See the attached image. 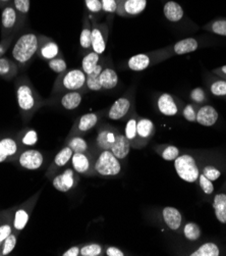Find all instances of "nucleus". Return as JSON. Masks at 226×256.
<instances>
[{"instance_id": "f257e3e1", "label": "nucleus", "mask_w": 226, "mask_h": 256, "mask_svg": "<svg viewBox=\"0 0 226 256\" xmlns=\"http://www.w3.org/2000/svg\"><path fill=\"white\" fill-rule=\"evenodd\" d=\"M15 94L18 110L23 122H29L47 102L35 89L27 76H20L15 81Z\"/></svg>"}, {"instance_id": "f03ea898", "label": "nucleus", "mask_w": 226, "mask_h": 256, "mask_svg": "<svg viewBox=\"0 0 226 256\" xmlns=\"http://www.w3.org/2000/svg\"><path fill=\"white\" fill-rule=\"evenodd\" d=\"M38 45L39 37L35 33H26L16 40L11 50V56L19 68H24L31 62L37 54Z\"/></svg>"}, {"instance_id": "7ed1b4c3", "label": "nucleus", "mask_w": 226, "mask_h": 256, "mask_svg": "<svg viewBox=\"0 0 226 256\" xmlns=\"http://www.w3.org/2000/svg\"><path fill=\"white\" fill-rule=\"evenodd\" d=\"M86 78L87 76L82 68L69 70H65L62 74H59L53 84L51 96L70 91H80L84 94L87 93Z\"/></svg>"}, {"instance_id": "20e7f679", "label": "nucleus", "mask_w": 226, "mask_h": 256, "mask_svg": "<svg viewBox=\"0 0 226 256\" xmlns=\"http://www.w3.org/2000/svg\"><path fill=\"white\" fill-rule=\"evenodd\" d=\"M121 162L110 150L99 151L94 158V170L96 176L103 178H113L121 172Z\"/></svg>"}, {"instance_id": "39448f33", "label": "nucleus", "mask_w": 226, "mask_h": 256, "mask_svg": "<svg viewBox=\"0 0 226 256\" xmlns=\"http://www.w3.org/2000/svg\"><path fill=\"white\" fill-rule=\"evenodd\" d=\"M168 58L169 56H167L164 49L161 48L154 51H150V52L136 54L130 58L127 62V68L134 72H142Z\"/></svg>"}, {"instance_id": "423d86ee", "label": "nucleus", "mask_w": 226, "mask_h": 256, "mask_svg": "<svg viewBox=\"0 0 226 256\" xmlns=\"http://www.w3.org/2000/svg\"><path fill=\"white\" fill-rule=\"evenodd\" d=\"M135 94L133 90H129L124 95L119 97L113 104L106 110V116L112 120H120L127 118L135 110Z\"/></svg>"}, {"instance_id": "0eeeda50", "label": "nucleus", "mask_w": 226, "mask_h": 256, "mask_svg": "<svg viewBox=\"0 0 226 256\" xmlns=\"http://www.w3.org/2000/svg\"><path fill=\"white\" fill-rule=\"evenodd\" d=\"M174 168L178 176L187 183L197 182L201 174L196 160L190 154H183L174 160Z\"/></svg>"}, {"instance_id": "6e6552de", "label": "nucleus", "mask_w": 226, "mask_h": 256, "mask_svg": "<svg viewBox=\"0 0 226 256\" xmlns=\"http://www.w3.org/2000/svg\"><path fill=\"white\" fill-rule=\"evenodd\" d=\"M41 194V191H38L35 195H33L31 198H29L26 202L21 204V206L18 208L14 214L12 220V226H13V232L18 234L21 232L22 230L26 228L27 224L29 222L31 214L37 204V201L39 199V196Z\"/></svg>"}, {"instance_id": "1a4fd4ad", "label": "nucleus", "mask_w": 226, "mask_h": 256, "mask_svg": "<svg viewBox=\"0 0 226 256\" xmlns=\"http://www.w3.org/2000/svg\"><path fill=\"white\" fill-rule=\"evenodd\" d=\"M104 114H106V110L83 114L82 116H80L77 120L74 122L67 137L83 136V135L87 134L89 131H91L93 129L94 126H96L99 124L100 120L102 118V116Z\"/></svg>"}, {"instance_id": "9d476101", "label": "nucleus", "mask_w": 226, "mask_h": 256, "mask_svg": "<svg viewBox=\"0 0 226 256\" xmlns=\"http://www.w3.org/2000/svg\"><path fill=\"white\" fill-rule=\"evenodd\" d=\"M92 22V51L102 56L107 47L109 37V24L107 22H99L91 20Z\"/></svg>"}, {"instance_id": "9b49d317", "label": "nucleus", "mask_w": 226, "mask_h": 256, "mask_svg": "<svg viewBox=\"0 0 226 256\" xmlns=\"http://www.w3.org/2000/svg\"><path fill=\"white\" fill-rule=\"evenodd\" d=\"M1 24L3 39L10 35L17 34L22 28L24 22L19 18L13 4H7L4 6L1 14Z\"/></svg>"}, {"instance_id": "f8f14e48", "label": "nucleus", "mask_w": 226, "mask_h": 256, "mask_svg": "<svg viewBox=\"0 0 226 256\" xmlns=\"http://www.w3.org/2000/svg\"><path fill=\"white\" fill-rule=\"evenodd\" d=\"M79 184V174L72 168H66L52 178V185L54 189L61 193H66L74 189Z\"/></svg>"}, {"instance_id": "ddd939ff", "label": "nucleus", "mask_w": 226, "mask_h": 256, "mask_svg": "<svg viewBox=\"0 0 226 256\" xmlns=\"http://www.w3.org/2000/svg\"><path fill=\"white\" fill-rule=\"evenodd\" d=\"M70 162L72 168L79 174L85 176H96L94 170V156L90 151L83 153H73Z\"/></svg>"}, {"instance_id": "4468645a", "label": "nucleus", "mask_w": 226, "mask_h": 256, "mask_svg": "<svg viewBox=\"0 0 226 256\" xmlns=\"http://www.w3.org/2000/svg\"><path fill=\"white\" fill-rule=\"evenodd\" d=\"M119 133L118 129L115 126L109 124H103L99 126L98 133L95 139V145L96 148L101 151V150H110L113 146L117 134Z\"/></svg>"}, {"instance_id": "2eb2a0df", "label": "nucleus", "mask_w": 226, "mask_h": 256, "mask_svg": "<svg viewBox=\"0 0 226 256\" xmlns=\"http://www.w3.org/2000/svg\"><path fill=\"white\" fill-rule=\"evenodd\" d=\"M83 92L70 91L55 96H51V98H50L48 102L52 104H58L59 106H61V108L65 110H74L81 106L83 101Z\"/></svg>"}, {"instance_id": "dca6fc26", "label": "nucleus", "mask_w": 226, "mask_h": 256, "mask_svg": "<svg viewBox=\"0 0 226 256\" xmlns=\"http://www.w3.org/2000/svg\"><path fill=\"white\" fill-rule=\"evenodd\" d=\"M156 132L154 122L146 118L139 116L137 122V141L135 149H142L152 140Z\"/></svg>"}, {"instance_id": "f3484780", "label": "nucleus", "mask_w": 226, "mask_h": 256, "mask_svg": "<svg viewBox=\"0 0 226 256\" xmlns=\"http://www.w3.org/2000/svg\"><path fill=\"white\" fill-rule=\"evenodd\" d=\"M158 112L165 116H174L181 112V101L169 93H162L156 98Z\"/></svg>"}, {"instance_id": "a211bd4d", "label": "nucleus", "mask_w": 226, "mask_h": 256, "mask_svg": "<svg viewBox=\"0 0 226 256\" xmlns=\"http://www.w3.org/2000/svg\"><path fill=\"white\" fill-rule=\"evenodd\" d=\"M38 37H39V45H38V51L36 54L38 58L48 62L50 60H53L61 56L59 46L53 39L47 37L45 35H38Z\"/></svg>"}, {"instance_id": "6ab92c4d", "label": "nucleus", "mask_w": 226, "mask_h": 256, "mask_svg": "<svg viewBox=\"0 0 226 256\" xmlns=\"http://www.w3.org/2000/svg\"><path fill=\"white\" fill-rule=\"evenodd\" d=\"M17 162L19 166L23 168L29 170H36L43 166L44 156L39 150L26 149L19 153Z\"/></svg>"}, {"instance_id": "aec40b11", "label": "nucleus", "mask_w": 226, "mask_h": 256, "mask_svg": "<svg viewBox=\"0 0 226 256\" xmlns=\"http://www.w3.org/2000/svg\"><path fill=\"white\" fill-rule=\"evenodd\" d=\"M147 4V0H118L116 16L121 18H134L146 10Z\"/></svg>"}, {"instance_id": "412c9836", "label": "nucleus", "mask_w": 226, "mask_h": 256, "mask_svg": "<svg viewBox=\"0 0 226 256\" xmlns=\"http://www.w3.org/2000/svg\"><path fill=\"white\" fill-rule=\"evenodd\" d=\"M200 47L199 40L196 38H186L175 42L172 45L164 47V51L167 56L170 58L174 56H184L191 52H195L196 50Z\"/></svg>"}, {"instance_id": "4be33fe9", "label": "nucleus", "mask_w": 226, "mask_h": 256, "mask_svg": "<svg viewBox=\"0 0 226 256\" xmlns=\"http://www.w3.org/2000/svg\"><path fill=\"white\" fill-rule=\"evenodd\" d=\"M72 156L73 151L68 146L65 145L63 148H61L60 151L55 156L51 164L49 166L46 172V176L51 178L52 176H54L59 168L65 166L68 162H70Z\"/></svg>"}, {"instance_id": "5701e85b", "label": "nucleus", "mask_w": 226, "mask_h": 256, "mask_svg": "<svg viewBox=\"0 0 226 256\" xmlns=\"http://www.w3.org/2000/svg\"><path fill=\"white\" fill-rule=\"evenodd\" d=\"M20 146L12 138H3L0 140V164L10 158H16L19 154Z\"/></svg>"}, {"instance_id": "b1692460", "label": "nucleus", "mask_w": 226, "mask_h": 256, "mask_svg": "<svg viewBox=\"0 0 226 256\" xmlns=\"http://www.w3.org/2000/svg\"><path fill=\"white\" fill-rule=\"evenodd\" d=\"M100 84H101L102 89L106 91L113 90L118 85V74L108 60H106L105 66L100 74Z\"/></svg>"}, {"instance_id": "393cba45", "label": "nucleus", "mask_w": 226, "mask_h": 256, "mask_svg": "<svg viewBox=\"0 0 226 256\" xmlns=\"http://www.w3.org/2000/svg\"><path fill=\"white\" fill-rule=\"evenodd\" d=\"M162 218L167 228L173 232L179 231L183 224L182 212L172 206H166L162 210Z\"/></svg>"}, {"instance_id": "a878e982", "label": "nucleus", "mask_w": 226, "mask_h": 256, "mask_svg": "<svg viewBox=\"0 0 226 256\" xmlns=\"http://www.w3.org/2000/svg\"><path fill=\"white\" fill-rule=\"evenodd\" d=\"M219 118V114L212 106H201L197 112V120L199 124L203 126H214Z\"/></svg>"}, {"instance_id": "bb28decb", "label": "nucleus", "mask_w": 226, "mask_h": 256, "mask_svg": "<svg viewBox=\"0 0 226 256\" xmlns=\"http://www.w3.org/2000/svg\"><path fill=\"white\" fill-rule=\"evenodd\" d=\"M82 31L80 35V47L85 56L92 51V22L88 14H84L82 22Z\"/></svg>"}, {"instance_id": "cd10ccee", "label": "nucleus", "mask_w": 226, "mask_h": 256, "mask_svg": "<svg viewBox=\"0 0 226 256\" xmlns=\"http://www.w3.org/2000/svg\"><path fill=\"white\" fill-rule=\"evenodd\" d=\"M131 149H132V145H131L130 141L128 140V138L125 137L124 133L122 134L119 132L117 134L116 140H115L113 146L111 147L110 151L121 162L129 156Z\"/></svg>"}, {"instance_id": "c85d7f7f", "label": "nucleus", "mask_w": 226, "mask_h": 256, "mask_svg": "<svg viewBox=\"0 0 226 256\" xmlns=\"http://www.w3.org/2000/svg\"><path fill=\"white\" fill-rule=\"evenodd\" d=\"M163 14L167 20L173 24H178L185 18V12L181 4L169 0L163 6Z\"/></svg>"}, {"instance_id": "c756f323", "label": "nucleus", "mask_w": 226, "mask_h": 256, "mask_svg": "<svg viewBox=\"0 0 226 256\" xmlns=\"http://www.w3.org/2000/svg\"><path fill=\"white\" fill-rule=\"evenodd\" d=\"M105 62L106 60H102L101 62H100L97 68L89 74H86V89L87 92L88 91H92V92H100L102 91V86L100 84V74L102 72V70L105 66Z\"/></svg>"}, {"instance_id": "7c9ffc66", "label": "nucleus", "mask_w": 226, "mask_h": 256, "mask_svg": "<svg viewBox=\"0 0 226 256\" xmlns=\"http://www.w3.org/2000/svg\"><path fill=\"white\" fill-rule=\"evenodd\" d=\"M154 150L157 154L166 162H174L181 156V150L179 147L170 144H158L154 146Z\"/></svg>"}, {"instance_id": "2f4dec72", "label": "nucleus", "mask_w": 226, "mask_h": 256, "mask_svg": "<svg viewBox=\"0 0 226 256\" xmlns=\"http://www.w3.org/2000/svg\"><path fill=\"white\" fill-rule=\"evenodd\" d=\"M138 118H139V116L136 112V110H134L128 118V120H127V122H125V126H124V135L130 141L132 148H136Z\"/></svg>"}, {"instance_id": "473e14b6", "label": "nucleus", "mask_w": 226, "mask_h": 256, "mask_svg": "<svg viewBox=\"0 0 226 256\" xmlns=\"http://www.w3.org/2000/svg\"><path fill=\"white\" fill-rule=\"evenodd\" d=\"M213 208L217 220L223 224H226V194H216L213 199Z\"/></svg>"}, {"instance_id": "72a5a7b5", "label": "nucleus", "mask_w": 226, "mask_h": 256, "mask_svg": "<svg viewBox=\"0 0 226 256\" xmlns=\"http://www.w3.org/2000/svg\"><path fill=\"white\" fill-rule=\"evenodd\" d=\"M18 66L17 64L7 58H0V76H2L3 79L10 80L13 79L17 74Z\"/></svg>"}, {"instance_id": "f704fd0d", "label": "nucleus", "mask_w": 226, "mask_h": 256, "mask_svg": "<svg viewBox=\"0 0 226 256\" xmlns=\"http://www.w3.org/2000/svg\"><path fill=\"white\" fill-rule=\"evenodd\" d=\"M215 76V74H214ZM207 86L211 94L216 97H226V80L219 76H209L207 79Z\"/></svg>"}, {"instance_id": "c9c22d12", "label": "nucleus", "mask_w": 226, "mask_h": 256, "mask_svg": "<svg viewBox=\"0 0 226 256\" xmlns=\"http://www.w3.org/2000/svg\"><path fill=\"white\" fill-rule=\"evenodd\" d=\"M203 30L212 34L226 37V18H217L203 26Z\"/></svg>"}, {"instance_id": "e433bc0d", "label": "nucleus", "mask_w": 226, "mask_h": 256, "mask_svg": "<svg viewBox=\"0 0 226 256\" xmlns=\"http://www.w3.org/2000/svg\"><path fill=\"white\" fill-rule=\"evenodd\" d=\"M103 58H101V56L94 52V51H90L87 54L84 56L83 60H82V70L86 74H91L96 68L97 66L101 62Z\"/></svg>"}, {"instance_id": "4c0bfd02", "label": "nucleus", "mask_w": 226, "mask_h": 256, "mask_svg": "<svg viewBox=\"0 0 226 256\" xmlns=\"http://www.w3.org/2000/svg\"><path fill=\"white\" fill-rule=\"evenodd\" d=\"M84 2L90 20L99 22L104 14L101 0H84Z\"/></svg>"}, {"instance_id": "58836bf2", "label": "nucleus", "mask_w": 226, "mask_h": 256, "mask_svg": "<svg viewBox=\"0 0 226 256\" xmlns=\"http://www.w3.org/2000/svg\"><path fill=\"white\" fill-rule=\"evenodd\" d=\"M65 145L68 146L73 151V153H83L90 151L88 142L82 136L67 137Z\"/></svg>"}, {"instance_id": "ea45409f", "label": "nucleus", "mask_w": 226, "mask_h": 256, "mask_svg": "<svg viewBox=\"0 0 226 256\" xmlns=\"http://www.w3.org/2000/svg\"><path fill=\"white\" fill-rule=\"evenodd\" d=\"M189 255H191V256H219L220 249L215 243L208 242V243L201 245L197 250L193 251Z\"/></svg>"}, {"instance_id": "a19ab883", "label": "nucleus", "mask_w": 226, "mask_h": 256, "mask_svg": "<svg viewBox=\"0 0 226 256\" xmlns=\"http://www.w3.org/2000/svg\"><path fill=\"white\" fill-rule=\"evenodd\" d=\"M17 142L20 147H32L38 142V134L33 129H24L19 134Z\"/></svg>"}, {"instance_id": "79ce46f5", "label": "nucleus", "mask_w": 226, "mask_h": 256, "mask_svg": "<svg viewBox=\"0 0 226 256\" xmlns=\"http://www.w3.org/2000/svg\"><path fill=\"white\" fill-rule=\"evenodd\" d=\"M183 232H184L185 238L189 241H192V242L198 241L201 238V235H202V232H201L200 226L197 224L193 222H187L185 224Z\"/></svg>"}, {"instance_id": "37998d69", "label": "nucleus", "mask_w": 226, "mask_h": 256, "mask_svg": "<svg viewBox=\"0 0 226 256\" xmlns=\"http://www.w3.org/2000/svg\"><path fill=\"white\" fill-rule=\"evenodd\" d=\"M12 4H13L19 18L23 22H26L28 14L30 10V6H31V0H13Z\"/></svg>"}, {"instance_id": "c03bdc74", "label": "nucleus", "mask_w": 226, "mask_h": 256, "mask_svg": "<svg viewBox=\"0 0 226 256\" xmlns=\"http://www.w3.org/2000/svg\"><path fill=\"white\" fill-rule=\"evenodd\" d=\"M101 2H102L103 12L107 16V20H108L107 24H110L114 16H116L118 0H101Z\"/></svg>"}, {"instance_id": "a18cd8bd", "label": "nucleus", "mask_w": 226, "mask_h": 256, "mask_svg": "<svg viewBox=\"0 0 226 256\" xmlns=\"http://www.w3.org/2000/svg\"><path fill=\"white\" fill-rule=\"evenodd\" d=\"M190 99L192 100L193 104L200 106L205 104L208 101V97H207L205 89L201 88V87H197L191 91Z\"/></svg>"}, {"instance_id": "49530a36", "label": "nucleus", "mask_w": 226, "mask_h": 256, "mask_svg": "<svg viewBox=\"0 0 226 256\" xmlns=\"http://www.w3.org/2000/svg\"><path fill=\"white\" fill-rule=\"evenodd\" d=\"M103 253V246L97 243H90L81 247V256H101Z\"/></svg>"}, {"instance_id": "de8ad7c7", "label": "nucleus", "mask_w": 226, "mask_h": 256, "mask_svg": "<svg viewBox=\"0 0 226 256\" xmlns=\"http://www.w3.org/2000/svg\"><path fill=\"white\" fill-rule=\"evenodd\" d=\"M17 243V234L12 232L2 243L0 247V255H8L15 248Z\"/></svg>"}, {"instance_id": "09e8293b", "label": "nucleus", "mask_w": 226, "mask_h": 256, "mask_svg": "<svg viewBox=\"0 0 226 256\" xmlns=\"http://www.w3.org/2000/svg\"><path fill=\"white\" fill-rule=\"evenodd\" d=\"M47 62H48V66L57 74H62L65 70H67V64H66L64 58L62 56V54L53 60H48Z\"/></svg>"}, {"instance_id": "8fccbe9b", "label": "nucleus", "mask_w": 226, "mask_h": 256, "mask_svg": "<svg viewBox=\"0 0 226 256\" xmlns=\"http://www.w3.org/2000/svg\"><path fill=\"white\" fill-rule=\"evenodd\" d=\"M200 106H197L195 104H188L186 106H184L183 110H182V114L184 116V118L190 122H196L197 120V112L199 110Z\"/></svg>"}, {"instance_id": "3c124183", "label": "nucleus", "mask_w": 226, "mask_h": 256, "mask_svg": "<svg viewBox=\"0 0 226 256\" xmlns=\"http://www.w3.org/2000/svg\"><path fill=\"white\" fill-rule=\"evenodd\" d=\"M198 182L200 184L201 189L206 194V195H211L214 192V185L211 180H209L208 178H206L203 174H200Z\"/></svg>"}, {"instance_id": "603ef678", "label": "nucleus", "mask_w": 226, "mask_h": 256, "mask_svg": "<svg viewBox=\"0 0 226 256\" xmlns=\"http://www.w3.org/2000/svg\"><path fill=\"white\" fill-rule=\"evenodd\" d=\"M201 174H203L206 178H208L209 180L212 182L218 180V178L221 176V170L215 168L214 166H205L201 172Z\"/></svg>"}, {"instance_id": "864d4df0", "label": "nucleus", "mask_w": 226, "mask_h": 256, "mask_svg": "<svg viewBox=\"0 0 226 256\" xmlns=\"http://www.w3.org/2000/svg\"><path fill=\"white\" fill-rule=\"evenodd\" d=\"M13 232V226L10 222L0 224V247H1L3 241Z\"/></svg>"}, {"instance_id": "5fc2aeb1", "label": "nucleus", "mask_w": 226, "mask_h": 256, "mask_svg": "<svg viewBox=\"0 0 226 256\" xmlns=\"http://www.w3.org/2000/svg\"><path fill=\"white\" fill-rule=\"evenodd\" d=\"M16 36V34H13V35H10L6 38H4L1 42H0V58H1L3 56V54L6 52L8 47L10 46L13 38Z\"/></svg>"}, {"instance_id": "6e6d98bb", "label": "nucleus", "mask_w": 226, "mask_h": 256, "mask_svg": "<svg viewBox=\"0 0 226 256\" xmlns=\"http://www.w3.org/2000/svg\"><path fill=\"white\" fill-rule=\"evenodd\" d=\"M104 252H105V255H107V256H124L125 255L122 250H120L114 246L107 247Z\"/></svg>"}, {"instance_id": "4d7b16f0", "label": "nucleus", "mask_w": 226, "mask_h": 256, "mask_svg": "<svg viewBox=\"0 0 226 256\" xmlns=\"http://www.w3.org/2000/svg\"><path fill=\"white\" fill-rule=\"evenodd\" d=\"M62 256H80L81 255V246L80 245H75L64 251Z\"/></svg>"}, {"instance_id": "13d9d810", "label": "nucleus", "mask_w": 226, "mask_h": 256, "mask_svg": "<svg viewBox=\"0 0 226 256\" xmlns=\"http://www.w3.org/2000/svg\"><path fill=\"white\" fill-rule=\"evenodd\" d=\"M212 74L219 76V78H221V79L226 80V64L222 66H219L217 68H214L212 70Z\"/></svg>"}, {"instance_id": "bf43d9fd", "label": "nucleus", "mask_w": 226, "mask_h": 256, "mask_svg": "<svg viewBox=\"0 0 226 256\" xmlns=\"http://www.w3.org/2000/svg\"><path fill=\"white\" fill-rule=\"evenodd\" d=\"M10 2H13V0H0V2L5 4H9Z\"/></svg>"}]
</instances>
